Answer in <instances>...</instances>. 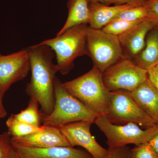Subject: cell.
<instances>
[{"label": "cell", "mask_w": 158, "mask_h": 158, "mask_svg": "<svg viewBox=\"0 0 158 158\" xmlns=\"http://www.w3.org/2000/svg\"><path fill=\"white\" fill-rule=\"evenodd\" d=\"M148 79L158 90V64L148 71Z\"/></svg>", "instance_id": "4316f807"}, {"label": "cell", "mask_w": 158, "mask_h": 158, "mask_svg": "<svg viewBox=\"0 0 158 158\" xmlns=\"http://www.w3.org/2000/svg\"><path fill=\"white\" fill-rule=\"evenodd\" d=\"M27 49L30 56L31 77L26 92L31 98L38 102L41 113L49 115L55 105V80L58 72L56 64L53 62L55 53L48 46L40 43Z\"/></svg>", "instance_id": "6da1fadb"}, {"label": "cell", "mask_w": 158, "mask_h": 158, "mask_svg": "<svg viewBox=\"0 0 158 158\" xmlns=\"http://www.w3.org/2000/svg\"><path fill=\"white\" fill-rule=\"evenodd\" d=\"M67 7L68 17L56 36L75 26L88 24L90 21V11L88 0H69Z\"/></svg>", "instance_id": "e0dca14e"}, {"label": "cell", "mask_w": 158, "mask_h": 158, "mask_svg": "<svg viewBox=\"0 0 158 158\" xmlns=\"http://www.w3.org/2000/svg\"><path fill=\"white\" fill-rule=\"evenodd\" d=\"M156 25L152 20H144L118 36L125 58L132 60L141 52L145 46L148 34Z\"/></svg>", "instance_id": "7c38bea8"}, {"label": "cell", "mask_w": 158, "mask_h": 158, "mask_svg": "<svg viewBox=\"0 0 158 158\" xmlns=\"http://www.w3.org/2000/svg\"><path fill=\"white\" fill-rule=\"evenodd\" d=\"M146 0H138L133 2L116 5L105 6L99 4H89L90 17L88 24L92 28L102 29L125 10L143 5Z\"/></svg>", "instance_id": "5bb4252c"}, {"label": "cell", "mask_w": 158, "mask_h": 158, "mask_svg": "<svg viewBox=\"0 0 158 158\" xmlns=\"http://www.w3.org/2000/svg\"><path fill=\"white\" fill-rule=\"evenodd\" d=\"M39 104L37 101L31 98L27 107L19 113L13 114L18 120L31 125L40 126V111L38 110Z\"/></svg>", "instance_id": "d6986e66"}, {"label": "cell", "mask_w": 158, "mask_h": 158, "mask_svg": "<svg viewBox=\"0 0 158 158\" xmlns=\"http://www.w3.org/2000/svg\"><path fill=\"white\" fill-rule=\"evenodd\" d=\"M131 158H158V154L148 142L135 145L131 149Z\"/></svg>", "instance_id": "7402d4cb"}, {"label": "cell", "mask_w": 158, "mask_h": 158, "mask_svg": "<svg viewBox=\"0 0 158 158\" xmlns=\"http://www.w3.org/2000/svg\"><path fill=\"white\" fill-rule=\"evenodd\" d=\"M56 77L55 80V105L49 115L40 113L43 125L59 127L80 121L94 123L98 116L83 103L69 93Z\"/></svg>", "instance_id": "3957f363"}, {"label": "cell", "mask_w": 158, "mask_h": 158, "mask_svg": "<svg viewBox=\"0 0 158 158\" xmlns=\"http://www.w3.org/2000/svg\"><path fill=\"white\" fill-rule=\"evenodd\" d=\"M94 123L106 137L109 148L148 142L158 133V126L143 130L133 122L124 125H116L111 123L105 115L98 116Z\"/></svg>", "instance_id": "8992f818"}, {"label": "cell", "mask_w": 158, "mask_h": 158, "mask_svg": "<svg viewBox=\"0 0 158 158\" xmlns=\"http://www.w3.org/2000/svg\"><path fill=\"white\" fill-rule=\"evenodd\" d=\"M102 78L110 91L125 90L131 92L147 80L148 71L124 58L103 73Z\"/></svg>", "instance_id": "ba28073f"}, {"label": "cell", "mask_w": 158, "mask_h": 158, "mask_svg": "<svg viewBox=\"0 0 158 158\" xmlns=\"http://www.w3.org/2000/svg\"><path fill=\"white\" fill-rule=\"evenodd\" d=\"M0 158H14L11 136L8 132L0 134Z\"/></svg>", "instance_id": "603a6c76"}, {"label": "cell", "mask_w": 158, "mask_h": 158, "mask_svg": "<svg viewBox=\"0 0 158 158\" xmlns=\"http://www.w3.org/2000/svg\"><path fill=\"white\" fill-rule=\"evenodd\" d=\"M6 124L8 128V133L11 137H20L27 135L37 132L41 131L45 128L44 125H31L18 120L13 114L7 119Z\"/></svg>", "instance_id": "ac0fdd59"}, {"label": "cell", "mask_w": 158, "mask_h": 158, "mask_svg": "<svg viewBox=\"0 0 158 158\" xmlns=\"http://www.w3.org/2000/svg\"><path fill=\"white\" fill-rule=\"evenodd\" d=\"M106 116L114 124L133 122L146 129L157 126L154 121L139 107L130 92L127 90L110 91Z\"/></svg>", "instance_id": "52a82bcc"}, {"label": "cell", "mask_w": 158, "mask_h": 158, "mask_svg": "<svg viewBox=\"0 0 158 158\" xmlns=\"http://www.w3.org/2000/svg\"><path fill=\"white\" fill-rule=\"evenodd\" d=\"M136 103L158 126V90L147 79L130 92Z\"/></svg>", "instance_id": "9a60e30c"}, {"label": "cell", "mask_w": 158, "mask_h": 158, "mask_svg": "<svg viewBox=\"0 0 158 158\" xmlns=\"http://www.w3.org/2000/svg\"><path fill=\"white\" fill-rule=\"evenodd\" d=\"M45 126L44 129L41 131L22 137H11V140L19 144L29 147L44 148L71 146L59 128Z\"/></svg>", "instance_id": "4fadbf2b"}, {"label": "cell", "mask_w": 158, "mask_h": 158, "mask_svg": "<svg viewBox=\"0 0 158 158\" xmlns=\"http://www.w3.org/2000/svg\"><path fill=\"white\" fill-rule=\"evenodd\" d=\"M104 158H131V149L127 146L109 148Z\"/></svg>", "instance_id": "cb8c5ba5"}, {"label": "cell", "mask_w": 158, "mask_h": 158, "mask_svg": "<svg viewBox=\"0 0 158 158\" xmlns=\"http://www.w3.org/2000/svg\"><path fill=\"white\" fill-rule=\"evenodd\" d=\"M102 73L94 66L88 72L62 86L98 116L107 113L110 91L105 86Z\"/></svg>", "instance_id": "7a4b0ae2"}, {"label": "cell", "mask_w": 158, "mask_h": 158, "mask_svg": "<svg viewBox=\"0 0 158 158\" xmlns=\"http://www.w3.org/2000/svg\"><path fill=\"white\" fill-rule=\"evenodd\" d=\"M14 158H93L86 150L73 147H29L12 141Z\"/></svg>", "instance_id": "8fae6325"}, {"label": "cell", "mask_w": 158, "mask_h": 158, "mask_svg": "<svg viewBox=\"0 0 158 158\" xmlns=\"http://www.w3.org/2000/svg\"><path fill=\"white\" fill-rule=\"evenodd\" d=\"M88 24H81L69 29L55 38L40 43L48 46L55 54L58 72L62 75L69 73L76 59L88 56L87 47Z\"/></svg>", "instance_id": "277c9868"}, {"label": "cell", "mask_w": 158, "mask_h": 158, "mask_svg": "<svg viewBox=\"0 0 158 158\" xmlns=\"http://www.w3.org/2000/svg\"><path fill=\"white\" fill-rule=\"evenodd\" d=\"M89 4H99L105 6H109L110 4L116 5H123L133 2L138 0H88Z\"/></svg>", "instance_id": "484cf974"}, {"label": "cell", "mask_w": 158, "mask_h": 158, "mask_svg": "<svg viewBox=\"0 0 158 158\" xmlns=\"http://www.w3.org/2000/svg\"><path fill=\"white\" fill-rule=\"evenodd\" d=\"M146 5L149 19L154 21L158 25V0H146Z\"/></svg>", "instance_id": "d4e9b609"}, {"label": "cell", "mask_w": 158, "mask_h": 158, "mask_svg": "<svg viewBox=\"0 0 158 158\" xmlns=\"http://www.w3.org/2000/svg\"><path fill=\"white\" fill-rule=\"evenodd\" d=\"M31 70L27 48L6 56L0 54V88L5 94L11 85L22 81Z\"/></svg>", "instance_id": "9c48e42d"}, {"label": "cell", "mask_w": 158, "mask_h": 158, "mask_svg": "<svg viewBox=\"0 0 158 158\" xmlns=\"http://www.w3.org/2000/svg\"><path fill=\"white\" fill-rule=\"evenodd\" d=\"M148 143L158 154V133L148 142Z\"/></svg>", "instance_id": "f1b7e54d"}, {"label": "cell", "mask_w": 158, "mask_h": 158, "mask_svg": "<svg viewBox=\"0 0 158 158\" xmlns=\"http://www.w3.org/2000/svg\"><path fill=\"white\" fill-rule=\"evenodd\" d=\"M147 19H149L145 2L143 5L132 7L125 10L114 20L120 19L128 21L140 22Z\"/></svg>", "instance_id": "ffe728a7"}, {"label": "cell", "mask_w": 158, "mask_h": 158, "mask_svg": "<svg viewBox=\"0 0 158 158\" xmlns=\"http://www.w3.org/2000/svg\"><path fill=\"white\" fill-rule=\"evenodd\" d=\"M138 67L148 71L158 64V25L148 32L143 50L131 60Z\"/></svg>", "instance_id": "2e32d148"}, {"label": "cell", "mask_w": 158, "mask_h": 158, "mask_svg": "<svg viewBox=\"0 0 158 158\" xmlns=\"http://www.w3.org/2000/svg\"><path fill=\"white\" fill-rule=\"evenodd\" d=\"M140 22L114 20L104 27L102 30L108 34L118 36L129 31Z\"/></svg>", "instance_id": "44dd1931"}, {"label": "cell", "mask_w": 158, "mask_h": 158, "mask_svg": "<svg viewBox=\"0 0 158 158\" xmlns=\"http://www.w3.org/2000/svg\"><path fill=\"white\" fill-rule=\"evenodd\" d=\"M88 56L94 66L101 72L125 58L118 36L108 34L102 29H87Z\"/></svg>", "instance_id": "5b68a950"}, {"label": "cell", "mask_w": 158, "mask_h": 158, "mask_svg": "<svg viewBox=\"0 0 158 158\" xmlns=\"http://www.w3.org/2000/svg\"><path fill=\"white\" fill-rule=\"evenodd\" d=\"M4 94L0 88V118H4L7 115V112L3 103V97Z\"/></svg>", "instance_id": "83f0119b"}, {"label": "cell", "mask_w": 158, "mask_h": 158, "mask_svg": "<svg viewBox=\"0 0 158 158\" xmlns=\"http://www.w3.org/2000/svg\"><path fill=\"white\" fill-rule=\"evenodd\" d=\"M92 123L88 121H77L57 127L72 147L83 148L93 158H104L107 154L108 149L101 146L90 133Z\"/></svg>", "instance_id": "30bf717a"}]
</instances>
